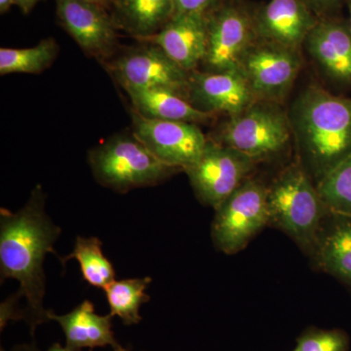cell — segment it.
<instances>
[{
	"instance_id": "obj_10",
	"label": "cell",
	"mask_w": 351,
	"mask_h": 351,
	"mask_svg": "<svg viewBox=\"0 0 351 351\" xmlns=\"http://www.w3.org/2000/svg\"><path fill=\"white\" fill-rule=\"evenodd\" d=\"M133 134L159 160L184 171L204 152L208 143L197 124L154 119L131 110Z\"/></svg>"
},
{
	"instance_id": "obj_8",
	"label": "cell",
	"mask_w": 351,
	"mask_h": 351,
	"mask_svg": "<svg viewBox=\"0 0 351 351\" xmlns=\"http://www.w3.org/2000/svg\"><path fill=\"white\" fill-rule=\"evenodd\" d=\"M258 39L254 11L241 1L223 0L208 16L207 51L204 63L212 71H241L245 56Z\"/></svg>"
},
{
	"instance_id": "obj_3",
	"label": "cell",
	"mask_w": 351,
	"mask_h": 351,
	"mask_svg": "<svg viewBox=\"0 0 351 351\" xmlns=\"http://www.w3.org/2000/svg\"><path fill=\"white\" fill-rule=\"evenodd\" d=\"M269 226L287 234L311 255L329 211L300 159L280 173L267 191Z\"/></svg>"
},
{
	"instance_id": "obj_25",
	"label": "cell",
	"mask_w": 351,
	"mask_h": 351,
	"mask_svg": "<svg viewBox=\"0 0 351 351\" xmlns=\"http://www.w3.org/2000/svg\"><path fill=\"white\" fill-rule=\"evenodd\" d=\"M348 348L350 337L343 330L311 328L302 332L293 351H348Z\"/></svg>"
},
{
	"instance_id": "obj_15",
	"label": "cell",
	"mask_w": 351,
	"mask_h": 351,
	"mask_svg": "<svg viewBox=\"0 0 351 351\" xmlns=\"http://www.w3.org/2000/svg\"><path fill=\"white\" fill-rule=\"evenodd\" d=\"M208 16H173L160 32L143 41L156 44L188 73L195 71L206 56Z\"/></svg>"
},
{
	"instance_id": "obj_34",
	"label": "cell",
	"mask_w": 351,
	"mask_h": 351,
	"mask_svg": "<svg viewBox=\"0 0 351 351\" xmlns=\"http://www.w3.org/2000/svg\"><path fill=\"white\" fill-rule=\"evenodd\" d=\"M232 1H241V0H232Z\"/></svg>"
},
{
	"instance_id": "obj_21",
	"label": "cell",
	"mask_w": 351,
	"mask_h": 351,
	"mask_svg": "<svg viewBox=\"0 0 351 351\" xmlns=\"http://www.w3.org/2000/svg\"><path fill=\"white\" fill-rule=\"evenodd\" d=\"M151 282V277H145L114 280L106 286L104 291L107 295L110 314L119 316L127 326L138 324L142 321L141 306L151 301V297L145 293Z\"/></svg>"
},
{
	"instance_id": "obj_13",
	"label": "cell",
	"mask_w": 351,
	"mask_h": 351,
	"mask_svg": "<svg viewBox=\"0 0 351 351\" xmlns=\"http://www.w3.org/2000/svg\"><path fill=\"white\" fill-rule=\"evenodd\" d=\"M189 100L202 112L234 117L258 99L241 71H228L189 75Z\"/></svg>"
},
{
	"instance_id": "obj_17",
	"label": "cell",
	"mask_w": 351,
	"mask_h": 351,
	"mask_svg": "<svg viewBox=\"0 0 351 351\" xmlns=\"http://www.w3.org/2000/svg\"><path fill=\"white\" fill-rule=\"evenodd\" d=\"M309 258L321 271L351 286V217L328 214Z\"/></svg>"
},
{
	"instance_id": "obj_1",
	"label": "cell",
	"mask_w": 351,
	"mask_h": 351,
	"mask_svg": "<svg viewBox=\"0 0 351 351\" xmlns=\"http://www.w3.org/2000/svg\"><path fill=\"white\" fill-rule=\"evenodd\" d=\"M60 234L61 228L46 214L40 186L34 188L27 204L16 213L0 210V276L2 282L12 278L20 283L13 297L18 302L25 298L22 320L29 325L32 336L39 325L50 321V311L43 306V263L46 254H56L54 244Z\"/></svg>"
},
{
	"instance_id": "obj_33",
	"label": "cell",
	"mask_w": 351,
	"mask_h": 351,
	"mask_svg": "<svg viewBox=\"0 0 351 351\" xmlns=\"http://www.w3.org/2000/svg\"><path fill=\"white\" fill-rule=\"evenodd\" d=\"M348 7H350V32H351V0H350V1H348Z\"/></svg>"
},
{
	"instance_id": "obj_9",
	"label": "cell",
	"mask_w": 351,
	"mask_h": 351,
	"mask_svg": "<svg viewBox=\"0 0 351 351\" xmlns=\"http://www.w3.org/2000/svg\"><path fill=\"white\" fill-rule=\"evenodd\" d=\"M123 55L106 64L108 73L124 90L166 88L189 99V73L159 46L141 41Z\"/></svg>"
},
{
	"instance_id": "obj_7",
	"label": "cell",
	"mask_w": 351,
	"mask_h": 351,
	"mask_svg": "<svg viewBox=\"0 0 351 351\" xmlns=\"http://www.w3.org/2000/svg\"><path fill=\"white\" fill-rule=\"evenodd\" d=\"M256 164L237 149L208 140L199 158L184 172L198 199L216 210L251 178Z\"/></svg>"
},
{
	"instance_id": "obj_29",
	"label": "cell",
	"mask_w": 351,
	"mask_h": 351,
	"mask_svg": "<svg viewBox=\"0 0 351 351\" xmlns=\"http://www.w3.org/2000/svg\"><path fill=\"white\" fill-rule=\"evenodd\" d=\"M87 1L93 2L95 4H98V5L108 9V11H112V7L115 3V0H87Z\"/></svg>"
},
{
	"instance_id": "obj_14",
	"label": "cell",
	"mask_w": 351,
	"mask_h": 351,
	"mask_svg": "<svg viewBox=\"0 0 351 351\" xmlns=\"http://www.w3.org/2000/svg\"><path fill=\"white\" fill-rule=\"evenodd\" d=\"M318 20L302 0H270L254 11L258 39L297 50Z\"/></svg>"
},
{
	"instance_id": "obj_26",
	"label": "cell",
	"mask_w": 351,
	"mask_h": 351,
	"mask_svg": "<svg viewBox=\"0 0 351 351\" xmlns=\"http://www.w3.org/2000/svg\"><path fill=\"white\" fill-rule=\"evenodd\" d=\"M223 0H174L176 15H210Z\"/></svg>"
},
{
	"instance_id": "obj_24",
	"label": "cell",
	"mask_w": 351,
	"mask_h": 351,
	"mask_svg": "<svg viewBox=\"0 0 351 351\" xmlns=\"http://www.w3.org/2000/svg\"><path fill=\"white\" fill-rule=\"evenodd\" d=\"M316 186L329 213L351 217V156Z\"/></svg>"
},
{
	"instance_id": "obj_2",
	"label": "cell",
	"mask_w": 351,
	"mask_h": 351,
	"mask_svg": "<svg viewBox=\"0 0 351 351\" xmlns=\"http://www.w3.org/2000/svg\"><path fill=\"white\" fill-rule=\"evenodd\" d=\"M290 121L300 161L316 184L351 156V98L309 86L293 106Z\"/></svg>"
},
{
	"instance_id": "obj_27",
	"label": "cell",
	"mask_w": 351,
	"mask_h": 351,
	"mask_svg": "<svg viewBox=\"0 0 351 351\" xmlns=\"http://www.w3.org/2000/svg\"><path fill=\"white\" fill-rule=\"evenodd\" d=\"M311 12L318 18L332 17V14L343 5L346 0H302Z\"/></svg>"
},
{
	"instance_id": "obj_23",
	"label": "cell",
	"mask_w": 351,
	"mask_h": 351,
	"mask_svg": "<svg viewBox=\"0 0 351 351\" xmlns=\"http://www.w3.org/2000/svg\"><path fill=\"white\" fill-rule=\"evenodd\" d=\"M101 241L97 237H77L75 248L69 256L61 260L62 265L75 258L82 269L83 279L94 287L104 289L114 281L115 271L112 263L101 250Z\"/></svg>"
},
{
	"instance_id": "obj_32",
	"label": "cell",
	"mask_w": 351,
	"mask_h": 351,
	"mask_svg": "<svg viewBox=\"0 0 351 351\" xmlns=\"http://www.w3.org/2000/svg\"><path fill=\"white\" fill-rule=\"evenodd\" d=\"M47 351H73L69 350V348H66V346L63 348L60 343H54L52 346H50L49 350ZM114 351H129L128 350H126V348H120V350H114Z\"/></svg>"
},
{
	"instance_id": "obj_18",
	"label": "cell",
	"mask_w": 351,
	"mask_h": 351,
	"mask_svg": "<svg viewBox=\"0 0 351 351\" xmlns=\"http://www.w3.org/2000/svg\"><path fill=\"white\" fill-rule=\"evenodd\" d=\"M112 314L101 316L96 313L93 302H82L71 313L58 315L50 311V320L56 321L66 336V348L69 350L82 351V348L112 346L113 350L120 346L112 331Z\"/></svg>"
},
{
	"instance_id": "obj_16",
	"label": "cell",
	"mask_w": 351,
	"mask_h": 351,
	"mask_svg": "<svg viewBox=\"0 0 351 351\" xmlns=\"http://www.w3.org/2000/svg\"><path fill=\"white\" fill-rule=\"evenodd\" d=\"M306 50L338 82L351 83V32L332 17L322 18L306 39Z\"/></svg>"
},
{
	"instance_id": "obj_31",
	"label": "cell",
	"mask_w": 351,
	"mask_h": 351,
	"mask_svg": "<svg viewBox=\"0 0 351 351\" xmlns=\"http://www.w3.org/2000/svg\"><path fill=\"white\" fill-rule=\"evenodd\" d=\"M1 351H5L1 348ZM11 351H39L34 345H21L15 346Z\"/></svg>"
},
{
	"instance_id": "obj_30",
	"label": "cell",
	"mask_w": 351,
	"mask_h": 351,
	"mask_svg": "<svg viewBox=\"0 0 351 351\" xmlns=\"http://www.w3.org/2000/svg\"><path fill=\"white\" fill-rule=\"evenodd\" d=\"M13 5H15V0H0V13L6 14Z\"/></svg>"
},
{
	"instance_id": "obj_6",
	"label": "cell",
	"mask_w": 351,
	"mask_h": 351,
	"mask_svg": "<svg viewBox=\"0 0 351 351\" xmlns=\"http://www.w3.org/2000/svg\"><path fill=\"white\" fill-rule=\"evenodd\" d=\"M267 191L263 182L249 178L215 210L211 235L219 251L234 255L269 226Z\"/></svg>"
},
{
	"instance_id": "obj_4",
	"label": "cell",
	"mask_w": 351,
	"mask_h": 351,
	"mask_svg": "<svg viewBox=\"0 0 351 351\" xmlns=\"http://www.w3.org/2000/svg\"><path fill=\"white\" fill-rule=\"evenodd\" d=\"M97 182L117 193L156 186L181 172L159 160L132 133L110 138L89 154Z\"/></svg>"
},
{
	"instance_id": "obj_22",
	"label": "cell",
	"mask_w": 351,
	"mask_h": 351,
	"mask_svg": "<svg viewBox=\"0 0 351 351\" xmlns=\"http://www.w3.org/2000/svg\"><path fill=\"white\" fill-rule=\"evenodd\" d=\"M59 54V45L54 38L43 39L29 48H1L0 75L31 73L38 75L50 68Z\"/></svg>"
},
{
	"instance_id": "obj_28",
	"label": "cell",
	"mask_w": 351,
	"mask_h": 351,
	"mask_svg": "<svg viewBox=\"0 0 351 351\" xmlns=\"http://www.w3.org/2000/svg\"><path fill=\"white\" fill-rule=\"evenodd\" d=\"M40 1L41 0H15V5L19 7L25 15H27Z\"/></svg>"
},
{
	"instance_id": "obj_12",
	"label": "cell",
	"mask_w": 351,
	"mask_h": 351,
	"mask_svg": "<svg viewBox=\"0 0 351 351\" xmlns=\"http://www.w3.org/2000/svg\"><path fill=\"white\" fill-rule=\"evenodd\" d=\"M60 25L89 56L106 62L117 46L110 11L87 0H56Z\"/></svg>"
},
{
	"instance_id": "obj_5",
	"label": "cell",
	"mask_w": 351,
	"mask_h": 351,
	"mask_svg": "<svg viewBox=\"0 0 351 351\" xmlns=\"http://www.w3.org/2000/svg\"><path fill=\"white\" fill-rule=\"evenodd\" d=\"M292 132L290 117L278 106L256 101L230 117L213 141L237 149L258 163L286 152Z\"/></svg>"
},
{
	"instance_id": "obj_19",
	"label": "cell",
	"mask_w": 351,
	"mask_h": 351,
	"mask_svg": "<svg viewBox=\"0 0 351 351\" xmlns=\"http://www.w3.org/2000/svg\"><path fill=\"white\" fill-rule=\"evenodd\" d=\"M110 13L117 29L143 41L169 22L174 14V0H115Z\"/></svg>"
},
{
	"instance_id": "obj_20",
	"label": "cell",
	"mask_w": 351,
	"mask_h": 351,
	"mask_svg": "<svg viewBox=\"0 0 351 351\" xmlns=\"http://www.w3.org/2000/svg\"><path fill=\"white\" fill-rule=\"evenodd\" d=\"M125 92L130 98L133 110L149 119L197 124L214 117L212 113L196 108L186 97L166 88L129 89Z\"/></svg>"
},
{
	"instance_id": "obj_11",
	"label": "cell",
	"mask_w": 351,
	"mask_h": 351,
	"mask_svg": "<svg viewBox=\"0 0 351 351\" xmlns=\"http://www.w3.org/2000/svg\"><path fill=\"white\" fill-rule=\"evenodd\" d=\"M301 66L297 49L258 39L245 56L241 71L258 100L274 101L288 93Z\"/></svg>"
}]
</instances>
